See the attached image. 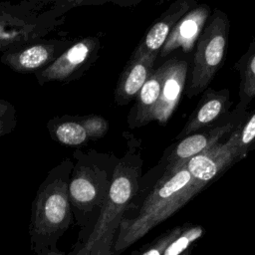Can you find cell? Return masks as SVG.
I'll list each match as a JSON object with an SVG mask.
<instances>
[{"label":"cell","mask_w":255,"mask_h":255,"mask_svg":"<svg viewBox=\"0 0 255 255\" xmlns=\"http://www.w3.org/2000/svg\"><path fill=\"white\" fill-rule=\"evenodd\" d=\"M140 204L126 212L117 234L112 255H120L150 230L172 216L205 185L190 174L186 163L171 171H161Z\"/></svg>","instance_id":"1"},{"label":"cell","mask_w":255,"mask_h":255,"mask_svg":"<svg viewBox=\"0 0 255 255\" xmlns=\"http://www.w3.org/2000/svg\"><path fill=\"white\" fill-rule=\"evenodd\" d=\"M128 149L115 166L108 195L102 204L86 246L91 255H112L122 220L140 189V141L128 133Z\"/></svg>","instance_id":"2"},{"label":"cell","mask_w":255,"mask_h":255,"mask_svg":"<svg viewBox=\"0 0 255 255\" xmlns=\"http://www.w3.org/2000/svg\"><path fill=\"white\" fill-rule=\"evenodd\" d=\"M74 162L65 158L51 169L38 188L32 204L29 234L31 249L35 255L57 242L73 220L69 197L70 176Z\"/></svg>","instance_id":"3"},{"label":"cell","mask_w":255,"mask_h":255,"mask_svg":"<svg viewBox=\"0 0 255 255\" xmlns=\"http://www.w3.org/2000/svg\"><path fill=\"white\" fill-rule=\"evenodd\" d=\"M76 162L70 176L69 197L79 220H84L104 203L119 158L89 150L74 152Z\"/></svg>","instance_id":"4"},{"label":"cell","mask_w":255,"mask_h":255,"mask_svg":"<svg viewBox=\"0 0 255 255\" xmlns=\"http://www.w3.org/2000/svg\"><path fill=\"white\" fill-rule=\"evenodd\" d=\"M229 28L227 15L215 9L195 45L190 76L184 90L187 98L204 92L223 65Z\"/></svg>","instance_id":"5"},{"label":"cell","mask_w":255,"mask_h":255,"mask_svg":"<svg viewBox=\"0 0 255 255\" xmlns=\"http://www.w3.org/2000/svg\"><path fill=\"white\" fill-rule=\"evenodd\" d=\"M248 115V112H242L235 108L217 125L179 139L165 151L158 164L159 169L161 171L177 169L190 158L228 137L247 119Z\"/></svg>","instance_id":"6"},{"label":"cell","mask_w":255,"mask_h":255,"mask_svg":"<svg viewBox=\"0 0 255 255\" xmlns=\"http://www.w3.org/2000/svg\"><path fill=\"white\" fill-rule=\"evenodd\" d=\"M238 128L228 137L186 162V167L194 179L206 186L234 162L240 160L237 152Z\"/></svg>","instance_id":"7"},{"label":"cell","mask_w":255,"mask_h":255,"mask_svg":"<svg viewBox=\"0 0 255 255\" xmlns=\"http://www.w3.org/2000/svg\"><path fill=\"white\" fill-rule=\"evenodd\" d=\"M99 40L84 38L59 55L49 66L36 73L37 81L42 85L48 82L65 81L71 78L84 65L92 61L99 50Z\"/></svg>","instance_id":"8"},{"label":"cell","mask_w":255,"mask_h":255,"mask_svg":"<svg viewBox=\"0 0 255 255\" xmlns=\"http://www.w3.org/2000/svg\"><path fill=\"white\" fill-rule=\"evenodd\" d=\"M231 104L228 89L213 90L207 88L203 92L193 113L176 136V139H181L194 132L217 125L230 114L229 109Z\"/></svg>","instance_id":"9"},{"label":"cell","mask_w":255,"mask_h":255,"mask_svg":"<svg viewBox=\"0 0 255 255\" xmlns=\"http://www.w3.org/2000/svg\"><path fill=\"white\" fill-rule=\"evenodd\" d=\"M209 17L210 7L208 5L199 4L189 10L172 28L158 56L165 57L177 49L190 52L195 48Z\"/></svg>","instance_id":"10"},{"label":"cell","mask_w":255,"mask_h":255,"mask_svg":"<svg viewBox=\"0 0 255 255\" xmlns=\"http://www.w3.org/2000/svg\"><path fill=\"white\" fill-rule=\"evenodd\" d=\"M165 70L160 97L153 113V121L164 125L176 109L185 90L188 64L185 60L170 58L164 62Z\"/></svg>","instance_id":"11"},{"label":"cell","mask_w":255,"mask_h":255,"mask_svg":"<svg viewBox=\"0 0 255 255\" xmlns=\"http://www.w3.org/2000/svg\"><path fill=\"white\" fill-rule=\"evenodd\" d=\"M196 5L197 3L194 0H177L173 2L148 29L134 52L156 59L172 28L184 14Z\"/></svg>","instance_id":"12"},{"label":"cell","mask_w":255,"mask_h":255,"mask_svg":"<svg viewBox=\"0 0 255 255\" xmlns=\"http://www.w3.org/2000/svg\"><path fill=\"white\" fill-rule=\"evenodd\" d=\"M156 59L133 51L122 72L115 90V102L122 106L136 98L140 89L154 71Z\"/></svg>","instance_id":"13"},{"label":"cell","mask_w":255,"mask_h":255,"mask_svg":"<svg viewBox=\"0 0 255 255\" xmlns=\"http://www.w3.org/2000/svg\"><path fill=\"white\" fill-rule=\"evenodd\" d=\"M60 43H38L18 51H8L1 56V62L18 73L39 72L56 58Z\"/></svg>","instance_id":"14"},{"label":"cell","mask_w":255,"mask_h":255,"mask_svg":"<svg viewBox=\"0 0 255 255\" xmlns=\"http://www.w3.org/2000/svg\"><path fill=\"white\" fill-rule=\"evenodd\" d=\"M164 63L155 69L135 98L128 121L130 128H138L153 121V113L158 103L164 77Z\"/></svg>","instance_id":"15"},{"label":"cell","mask_w":255,"mask_h":255,"mask_svg":"<svg viewBox=\"0 0 255 255\" xmlns=\"http://www.w3.org/2000/svg\"><path fill=\"white\" fill-rule=\"evenodd\" d=\"M234 68L239 74V101L235 108L246 112L251 101L255 98V39L236 62Z\"/></svg>","instance_id":"16"},{"label":"cell","mask_w":255,"mask_h":255,"mask_svg":"<svg viewBox=\"0 0 255 255\" xmlns=\"http://www.w3.org/2000/svg\"><path fill=\"white\" fill-rule=\"evenodd\" d=\"M48 128L51 136L65 145L78 146L85 144L90 139L79 118L51 120Z\"/></svg>","instance_id":"17"},{"label":"cell","mask_w":255,"mask_h":255,"mask_svg":"<svg viewBox=\"0 0 255 255\" xmlns=\"http://www.w3.org/2000/svg\"><path fill=\"white\" fill-rule=\"evenodd\" d=\"M203 234L204 229L201 225L185 223L181 233L170 242L162 255H181L191 248V246L200 239Z\"/></svg>","instance_id":"18"},{"label":"cell","mask_w":255,"mask_h":255,"mask_svg":"<svg viewBox=\"0 0 255 255\" xmlns=\"http://www.w3.org/2000/svg\"><path fill=\"white\" fill-rule=\"evenodd\" d=\"M184 224L166 230L148 244L132 252L130 255H162L165 248L170 244V242L181 233Z\"/></svg>","instance_id":"19"},{"label":"cell","mask_w":255,"mask_h":255,"mask_svg":"<svg viewBox=\"0 0 255 255\" xmlns=\"http://www.w3.org/2000/svg\"><path fill=\"white\" fill-rule=\"evenodd\" d=\"M255 147V110L238 128L237 152L239 158Z\"/></svg>","instance_id":"20"},{"label":"cell","mask_w":255,"mask_h":255,"mask_svg":"<svg viewBox=\"0 0 255 255\" xmlns=\"http://www.w3.org/2000/svg\"><path fill=\"white\" fill-rule=\"evenodd\" d=\"M79 120L84 126L89 137L92 139L103 137L109 130L108 121L101 116L90 115L81 117L79 118Z\"/></svg>","instance_id":"21"},{"label":"cell","mask_w":255,"mask_h":255,"mask_svg":"<svg viewBox=\"0 0 255 255\" xmlns=\"http://www.w3.org/2000/svg\"><path fill=\"white\" fill-rule=\"evenodd\" d=\"M15 126L14 117L9 118H1L0 119V136L10 132Z\"/></svg>","instance_id":"22"},{"label":"cell","mask_w":255,"mask_h":255,"mask_svg":"<svg viewBox=\"0 0 255 255\" xmlns=\"http://www.w3.org/2000/svg\"><path fill=\"white\" fill-rule=\"evenodd\" d=\"M69 255H91L89 248L86 246V238L82 239V237H80L74 249Z\"/></svg>","instance_id":"23"},{"label":"cell","mask_w":255,"mask_h":255,"mask_svg":"<svg viewBox=\"0 0 255 255\" xmlns=\"http://www.w3.org/2000/svg\"><path fill=\"white\" fill-rule=\"evenodd\" d=\"M14 117V108L13 106L5 101L0 100V119Z\"/></svg>","instance_id":"24"},{"label":"cell","mask_w":255,"mask_h":255,"mask_svg":"<svg viewBox=\"0 0 255 255\" xmlns=\"http://www.w3.org/2000/svg\"><path fill=\"white\" fill-rule=\"evenodd\" d=\"M41 255H67L64 251L58 249L57 246H51L45 249Z\"/></svg>","instance_id":"25"},{"label":"cell","mask_w":255,"mask_h":255,"mask_svg":"<svg viewBox=\"0 0 255 255\" xmlns=\"http://www.w3.org/2000/svg\"><path fill=\"white\" fill-rule=\"evenodd\" d=\"M191 252H192V247L189 248L188 250H186L184 253H182L181 255H191Z\"/></svg>","instance_id":"26"}]
</instances>
